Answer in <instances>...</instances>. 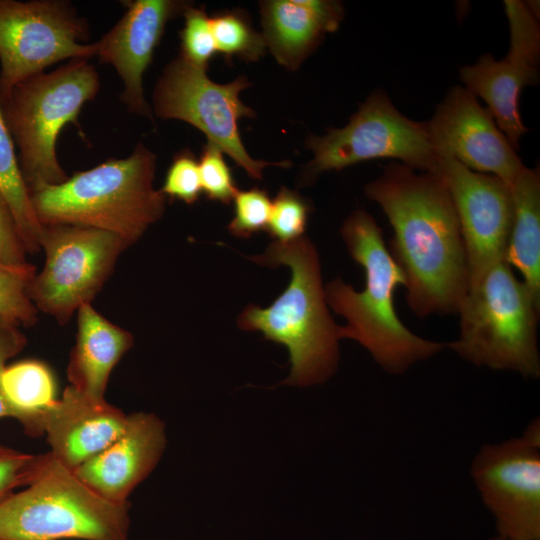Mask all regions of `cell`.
Masks as SVG:
<instances>
[{
	"mask_svg": "<svg viewBox=\"0 0 540 540\" xmlns=\"http://www.w3.org/2000/svg\"><path fill=\"white\" fill-rule=\"evenodd\" d=\"M364 191L393 229L388 248L404 273L410 310L420 318L457 313L470 276L459 220L443 177L394 162Z\"/></svg>",
	"mask_w": 540,
	"mask_h": 540,
	"instance_id": "6da1fadb",
	"label": "cell"
},
{
	"mask_svg": "<svg viewBox=\"0 0 540 540\" xmlns=\"http://www.w3.org/2000/svg\"><path fill=\"white\" fill-rule=\"evenodd\" d=\"M340 232L350 256L365 274L361 291L339 277L324 285L328 307L346 320V325L340 326L341 339L358 342L393 375L443 351L445 342L418 336L398 317L394 294L399 286H405V276L375 219L364 210L353 211Z\"/></svg>",
	"mask_w": 540,
	"mask_h": 540,
	"instance_id": "7a4b0ae2",
	"label": "cell"
},
{
	"mask_svg": "<svg viewBox=\"0 0 540 540\" xmlns=\"http://www.w3.org/2000/svg\"><path fill=\"white\" fill-rule=\"evenodd\" d=\"M270 267L288 266L291 280L284 292L266 307L249 304L237 324L247 331L284 345L291 372L284 383L310 386L327 381L339 361L340 326L329 312L319 254L304 235L290 242H272L264 253L248 257Z\"/></svg>",
	"mask_w": 540,
	"mask_h": 540,
	"instance_id": "3957f363",
	"label": "cell"
},
{
	"mask_svg": "<svg viewBox=\"0 0 540 540\" xmlns=\"http://www.w3.org/2000/svg\"><path fill=\"white\" fill-rule=\"evenodd\" d=\"M157 156L138 143L125 158L74 173L60 184L29 191L42 225L107 231L135 244L164 214L166 196L154 187Z\"/></svg>",
	"mask_w": 540,
	"mask_h": 540,
	"instance_id": "277c9868",
	"label": "cell"
},
{
	"mask_svg": "<svg viewBox=\"0 0 540 540\" xmlns=\"http://www.w3.org/2000/svg\"><path fill=\"white\" fill-rule=\"evenodd\" d=\"M100 89L88 59H72L50 72L31 76L0 94V106L18 149L17 160L28 191L68 179L56 153L62 129L73 123Z\"/></svg>",
	"mask_w": 540,
	"mask_h": 540,
	"instance_id": "5b68a950",
	"label": "cell"
},
{
	"mask_svg": "<svg viewBox=\"0 0 540 540\" xmlns=\"http://www.w3.org/2000/svg\"><path fill=\"white\" fill-rule=\"evenodd\" d=\"M539 313L540 303L502 260L469 287L457 312L459 336L446 347L475 366L539 378Z\"/></svg>",
	"mask_w": 540,
	"mask_h": 540,
	"instance_id": "8992f818",
	"label": "cell"
},
{
	"mask_svg": "<svg viewBox=\"0 0 540 540\" xmlns=\"http://www.w3.org/2000/svg\"><path fill=\"white\" fill-rule=\"evenodd\" d=\"M129 509L99 496L49 452L33 482L0 502V540H128Z\"/></svg>",
	"mask_w": 540,
	"mask_h": 540,
	"instance_id": "52a82bcc",
	"label": "cell"
},
{
	"mask_svg": "<svg viewBox=\"0 0 540 540\" xmlns=\"http://www.w3.org/2000/svg\"><path fill=\"white\" fill-rule=\"evenodd\" d=\"M306 147L313 154L303 172V181L308 183L323 172L386 158L439 174L440 157L426 122L403 115L382 90L372 92L344 127L330 128L322 136L309 135Z\"/></svg>",
	"mask_w": 540,
	"mask_h": 540,
	"instance_id": "ba28073f",
	"label": "cell"
},
{
	"mask_svg": "<svg viewBox=\"0 0 540 540\" xmlns=\"http://www.w3.org/2000/svg\"><path fill=\"white\" fill-rule=\"evenodd\" d=\"M250 85L244 75L226 84L213 82L205 69L179 56L166 65L156 82L152 112L160 119L181 120L194 126L249 177L260 180L264 168H286L291 163L253 159L243 145L239 120L253 118L255 112L241 101L240 93Z\"/></svg>",
	"mask_w": 540,
	"mask_h": 540,
	"instance_id": "9c48e42d",
	"label": "cell"
},
{
	"mask_svg": "<svg viewBox=\"0 0 540 540\" xmlns=\"http://www.w3.org/2000/svg\"><path fill=\"white\" fill-rule=\"evenodd\" d=\"M45 263L28 294L36 309L63 326L84 304H92L130 247L120 236L75 225H42Z\"/></svg>",
	"mask_w": 540,
	"mask_h": 540,
	"instance_id": "30bf717a",
	"label": "cell"
},
{
	"mask_svg": "<svg viewBox=\"0 0 540 540\" xmlns=\"http://www.w3.org/2000/svg\"><path fill=\"white\" fill-rule=\"evenodd\" d=\"M87 21L64 0H0V94L49 66L95 56Z\"/></svg>",
	"mask_w": 540,
	"mask_h": 540,
	"instance_id": "8fae6325",
	"label": "cell"
},
{
	"mask_svg": "<svg viewBox=\"0 0 540 540\" xmlns=\"http://www.w3.org/2000/svg\"><path fill=\"white\" fill-rule=\"evenodd\" d=\"M470 473L497 534L512 540H540V422L522 435L483 445Z\"/></svg>",
	"mask_w": 540,
	"mask_h": 540,
	"instance_id": "7c38bea8",
	"label": "cell"
},
{
	"mask_svg": "<svg viewBox=\"0 0 540 540\" xmlns=\"http://www.w3.org/2000/svg\"><path fill=\"white\" fill-rule=\"evenodd\" d=\"M510 25V48L505 58L495 60L483 54L473 65L460 68V80L476 97H481L512 147L528 129L519 112V98L524 87L539 80L540 33L535 12L528 4L505 0Z\"/></svg>",
	"mask_w": 540,
	"mask_h": 540,
	"instance_id": "4fadbf2b",
	"label": "cell"
},
{
	"mask_svg": "<svg viewBox=\"0 0 540 540\" xmlns=\"http://www.w3.org/2000/svg\"><path fill=\"white\" fill-rule=\"evenodd\" d=\"M439 174L459 220L470 287L490 267L505 260L513 221L511 188L500 178L472 171L449 156L440 158Z\"/></svg>",
	"mask_w": 540,
	"mask_h": 540,
	"instance_id": "5bb4252c",
	"label": "cell"
},
{
	"mask_svg": "<svg viewBox=\"0 0 540 540\" xmlns=\"http://www.w3.org/2000/svg\"><path fill=\"white\" fill-rule=\"evenodd\" d=\"M477 98L463 86L450 88L426 122L432 145L440 158L452 157L511 186L525 165Z\"/></svg>",
	"mask_w": 540,
	"mask_h": 540,
	"instance_id": "9a60e30c",
	"label": "cell"
},
{
	"mask_svg": "<svg viewBox=\"0 0 540 540\" xmlns=\"http://www.w3.org/2000/svg\"><path fill=\"white\" fill-rule=\"evenodd\" d=\"M126 11L101 39L94 43L100 62L114 67L123 83L121 101L136 115L154 121L146 101L143 75L164 34L166 24L188 5L179 0L125 1Z\"/></svg>",
	"mask_w": 540,
	"mask_h": 540,
	"instance_id": "2e32d148",
	"label": "cell"
},
{
	"mask_svg": "<svg viewBox=\"0 0 540 540\" xmlns=\"http://www.w3.org/2000/svg\"><path fill=\"white\" fill-rule=\"evenodd\" d=\"M166 446L164 423L154 414L127 415L121 435L73 472L102 498L123 504L156 467Z\"/></svg>",
	"mask_w": 540,
	"mask_h": 540,
	"instance_id": "e0dca14e",
	"label": "cell"
},
{
	"mask_svg": "<svg viewBox=\"0 0 540 540\" xmlns=\"http://www.w3.org/2000/svg\"><path fill=\"white\" fill-rule=\"evenodd\" d=\"M127 415L105 399H94L68 385L46 415L49 452L73 471L121 435Z\"/></svg>",
	"mask_w": 540,
	"mask_h": 540,
	"instance_id": "ac0fdd59",
	"label": "cell"
},
{
	"mask_svg": "<svg viewBox=\"0 0 540 540\" xmlns=\"http://www.w3.org/2000/svg\"><path fill=\"white\" fill-rule=\"evenodd\" d=\"M260 13L267 49L280 65L296 70L327 33L339 28L344 7L333 0H267Z\"/></svg>",
	"mask_w": 540,
	"mask_h": 540,
	"instance_id": "d6986e66",
	"label": "cell"
},
{
	"mask_svg": "<svg viewBox=\"0 0 540 540\" xmlns=\"http://www.w3.org/2000/svg\"><path fill=\"white\" fill-rule=\"evenodd\" d=\"M76 313L77 333L67 379L76 390L103 400L111 372L133 346L134 337L106 319L92 304L82 305Z\"/></svg>",
	"mask_w": 540,
	"mask_h": 540,
	"instance_id": "ffe728a7",
	"label": "cell"
},
{
	"mask_svg": "<svg viewBox=\"0 0 540 540\" xmlns=\"http://www.w3.org/2000/svg\"><path fill=\"white\" fill-rule=\"evenodd\" d=\"M513 221L505 254L523 282L540 303V173L526 166L510 186Z\"/></svg>",
	"mask_w": 540,
	"mask_h": 540,
	"instance_id": "44dd1931",
	"label": "cell"
},
{
	"mask_svg": "<svg viewBox=\"0 0 540 540\" xmlns=\"http://www.w3.org/2000/svg\"><path fill=\"white\" fill-rule=\"evenodd\" d=\"M1 387L11 418L21 424L28 436H42L46 415L57 401L51 368L38 359L7 364L1 375Z\"/></svg>",
	"mask_w": 540,
	"mask_h": 540,
	"instance_id": "7402d4cb",
	"label": "cell"
},
{
	"mask_svg": "<svg viewBox=\"0 0 540 540\" xmlns=\"http://www.w3.org/2000/svg\"><path fill=\"white\" fill-rule=\"evenodd\" d=\"M0 193L7 201L15 219L27 254L41 251L42 226L37 220L23 180L13 138L0 106Z\"/></svg>",
	"mask_w": 540,
	"mask_h": 540,
	"instance_id": "603a6c76",
	"label": "cell"
},
{
	"mask_svg": "<svg viewBox=\"0 0 540 540\" xmlns=\"http://www.w3.org/2000/svg\"><path fill=\"white\" fill-rule=\"evenodd\" d=\"M210 20L216 50L227 59L257 61L264 56L267 50L264 36L254 30L244 13L223 11Z\"/></svg>",
	"mask_w": 540,
	"mask_h": 540,
	"instance_id": "cb8c5ba5",
	"label": "cell"
},
{
	"mask_svg": "<svg viewBox=\"0 0 540 540\" xmlns=\"http://www.w3.org/2000/svg\"><path fill=\"white\" fill-rule=\"evenodd\" d=\"M36 273V267L29 262L20 265L0 262V318L24 327L37 323L38 310L28 294Z\"/></svg>",
	"mask_w": 540,
	"mask_h": 540,
	"instance_id": "d4e9b609",
	"label": "cell"
},
{
	"mask_svg": "<svg viewBox=\"0 0 540 540\" xmlns=\"http://www.w3.org/2000/svg\"><path fill=\"white\" fill-rule=\"evenodd\" d=\"M310 203L297 191L282 187L272 201L267 231L277 242H290L303 236Z\"/></svg>",
	"mask_w": 540,
	"mask_h": 540,
	"instance_id": "484cf974",
	"label": "cell"
},
{
	"mask_svg": "<svg viewBox=\"0 0 540 540\" xmlns=\"http://www.w3.org/2000/svg\"><path fill=\"white\" fill-rule=\"evenodd\" d=\"M184 25L180 32L181 54L190 64L207 69L217 52L210 17L202 9L188 5L183 12Z\"/></svg>",
	"mask_w": 540,
	"mask_h": 540,
	"instance_id": "4316f807",
	"label": "cell"
},
{
	"mask_svg": "<svg viewBox=\"0 0 540 540\" xmlns=\"http://www.w3.org/2000/svg\"><path fill=\"white\" fill-rule=\"evenodd\" d=\"M232 202L234 203V217L228 225L232 235L238 238H249L267 229L272 201L265 190L258 187L238 190Z\"/></svg>",
	"mask_w": 540,
	"mask_h": 540,
	"instance_id": "83f0119b",
	"label": "cell"
},
{
	"mask_svg": "<svg viewBox=\"0 0 540 540\" xmlns=\"http://www.w3.org/2000/svg\"><path fill=\"white\" fill-rule=\"evenodd\" d=\"M202 192L214 201L229 204L238 189L224 153L215 145L206 143L198 161Z\"/></svg>",
	"mask_w": 540,
	"mask_h": 540,
	"instance_id": "f1b7e54d",
	"label": "cell"
},
{
	"mask_svg": "<svg viewBox=\"0 0 540 540\" xmlns=\"http://www.w3.org/2000/svg\"><path fill=\"white\" fill-rule=\"evenodd\" d=\"M48 458L49 452L28 454L0 445V502L32 483Z\"/></svg>",
	"mask_w": 540,
	"mask_h": 540,
	"instance_id": "f546056e",
	"label": "cell"
},
{
	"mask_svg": "<svg viewBox=\"0 0 540 540\" xmlns=\"http://www.w3.org/2000/svg\"><path fill=\"white\" fill-rule=\"evenodd\" d=\"M161 192L186 204L195 203L202 192L199 165L189 150L175 155L169 166Z\"/></svg>",
	"mask_w": 540,
	"mask_h": 540,
	"instance_id": "4dcf8cb0",
	"label": "cell"
},
{
	"mask_svg": "<svg viewBox=\"0 0 540 540\" xmlns=\"http://www.w3.org/2000/svg\"><path fill=\"white\" fill-rule=\"evenodd\" d=\"M27 251L5 198L0 193V262L9 265L27 263Z\"/></svg>",
	"mask_w": 540,
	"mask_h": 540,
	"instance_id": "1f68e13d",
	"label": "cell"
},
{
	"mask_svg": "<svg viewBox=\"0 0 540 540\" xmlns=\"http://www.w3.org/2000/svg\"><path fill=\"white\" fill-rule=\"evenodd\" d=\"M17 324L0 318V418L11 417L1 387V375L7 362L26 347L28 339Z\"/></svg>",
	"mask_w": 540,
	"mask_h": 540,
	"instance_id": "d6a6232c",
	"label": "cell"
},
{
	"mask_svg": "<svg viewBox=\"0 0 540 540\" xmlns=\"http://www.w3.org/2000/svg\"><path fill=\"white\" fill-rule=\"evenodd\" d=\"M488 540H512V539H509V538H506V537H503V536H500V535L497 534V535L491 537Z\"/></svg>",
	"mask_w": 540,
	"mask_h": 540,
	"instance_id": "836d02e7",
	"label": "cell"
}]
</instances>
